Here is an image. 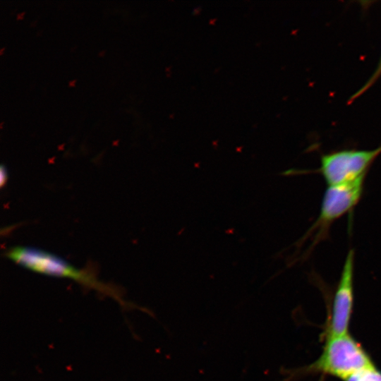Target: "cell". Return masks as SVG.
Wrapping results in <instances>:
<instances>
[{"instance_id":"obj_3","label":"cell","mask_w":381,"mask_h":381,"mask_svg":"<svg viewBox=\"0 0 381 381\" xmlns=\"http://www.w3.org/2000/svg\"><path fill=\"white\" fill-rule=\"evenodd\" d=\"M5 255L11 260L33 272L52 277L69 278L85 286L102 291L108 290L90 272L78 269L61 258L46 250L18 246L8 249Z\"/></svg>"},{"instance_id":"obj_1","label":"cell","mask_w":381,"mask_h":381,"mask_svg":"<svg viewBox=\"0 0 381 381\" xmlns=\"http://www.w3.org/2000/svg\"><path fill=\"white\" fill-rule=\"evenodd\" d=\"M374 364L363 346L349 333L325 338L320 356L297 374H322L344 380L358 370Z\"/></svg>"},{"instance_id":"obj_8","label":"cell","mask_w":381,"mask_h":381,"mask_svg":"<svg viewBox=\"0 0 381 381\" xmlns=\"http://www.w3.org/2000/svg\"><path fill=\"white\" fill-rule=\"evenodd\" d=\"M0 182H1V186L3 187L4 184L6 183L7 179H8V173L7 169L4 165H1V169H0Z\"/></svg>"},{"instance_id":"obj_4","label":"cell","mask_w":381,"mask_h":381,"mask_svg":"<svg viewBox=\"0 0 381 381\" xmlns=\"http://www.w3.org/2000/svg\"><path fill=\"white\" fill-rule=\"evenodd\" d=\"M381 155V145L371 150L344 149L323 154L315 172L328 186L348 183L363 176Z\"/></svg>"},{"instance_id":"obj_2","label":"cell","mask_w":381,"mask_h":381,"mask_svg":"<svg viewBox=\"0 0 381 381\" xmlns=\"http://www.w3.org/2000/svg\"><path fill=\"white\" fill-rule=\"evenodd\" d=\"M365 178L363 176L348 183L327 188L318 216L302 238V241L310 239L308 252L327 238L329 228L335 221L350 212L359 202L363 193Z\"/></svg>"},{"instance_id":"obj_6","label":"cell","mask_w":381,"mask_h":381,"mask_svg":"<svg viewBox=\"0 0 381 381\" xmlns=\"http://www.w3.org/2000/svg\"><path fill=\"white\" fill-rule=\"evenodd\" d=\"M344 381H381V370L374 363L353 373Z\"/></svg>"},{"instance_id":"obj_7","label":"cell","mask_w":381,"mask_h":381,"mask_svg":"<svg viewBox=\"0 0 381 381\" xmlns=\"http://www.w3.org/2000/svg\"><path fill=\"white\" fill-rule=\"evenodd\" d=\"M380 76L381 55L378 61L377 66H376L370 77L368 78L366 83H365L364 85L351 97L349 102L353 101L354 99L362 95L364 92L368 91L377 82V80L380 78Z\"/></svg>"},{"instance_id":"obj_5","label":"cell","mask_w":381,"mask_h":381,"mask_svg":"<svg viewBox=\"0 0 381 381\" xmlns=\"http://www.w3.org/2000/svg\"><path fill=\"white\" fill-rule=\"evenodd\" d=\"M355 253L350 249L334 292L330 314L325 330V338L349 333V329L354 300Z\"/></svg>"}]
</instances>
